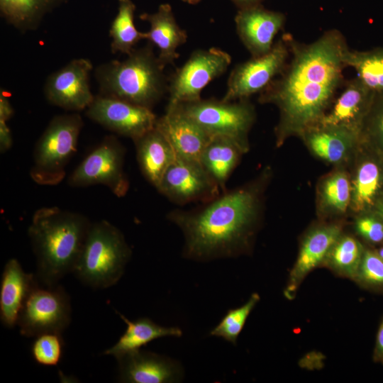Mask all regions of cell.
Here are the masks:
<instances>
[{
    "label": "cell",
    "mask_w": 383,
    "mask_h": 383,
    "mask_svg": "<svg viewBox=\"0 0 383 383\" xmlns=\"http://www.w3.org/2000/svg\"><path fill=\"white\" fill-rule=\"evenodd\" d=\"M365 248L358 239L343 232L333 244L323 266L340 277L354 279Z\"/></svg>",
    "instance_id": "f546056e"
},
{
    "label": "cell",
    "mask_w": 383,
    "mask_h": 383,
    "mask_svg": "<svg viewBox=\"0 0 383 383\" xmlns=\"http://www.w3.org/2000/svg\"><path fill=\"white\" fill-rule=\"evenodd\" d=\"M360 133L363 143L383 155V91L374 94Z\"/></svg>",
    "instance_id": "d6a6232c"
},
{
    "label": "cell",
    "mask_w": 383,
    "mask_h": 383,
    "mask_svg": "<svg viewBox=\"0 0 383 383\" xmlns=\"http://www.w3.org/2000/svg\"><path fill=\"white\" fill-rule=\"evenodd\" d=\"M374 210L382 217L383 218V194L377 201Z\"/></svg>",
    "instance_id": "60d3db41"
},
{
    "label": "cell",
    "mask_w": 383,
    "mask_h": 383,
    "mask_svg": "<svg viewBox=\"0 0 383 383\" xmlns=\"http://www.w3.org/2000/svg\"><path fill=\"white\" fill-rule=\"evenodd\" d=\"M289 57L290 49L287 35H285L274 43L266 54L252 57L233 69L222 100L238 101L262 92L280 74Z\"/></svg>",
    "instance_id": "8fae6325"
},
{
    "label": "cell",
    "mask_w": 383,
    "mask_h": 383,
    "mask_svg": "<svg viewBox=\"0 0 383 383\" xmlns=\"http://www.w3.org/2000/svg\"><path fill=\"white\" fill-rule=\"evenodd\" d=\"M135 6L132 0H118V13L109 30L113 53L129 55L135 45L145 39V33L140 32L134 23Z\"/></svg>",
    "instance_id": "4dcf8cb0"
},
{
    "label": "cell",
    "mask_w": 383,
    "mask_h": 383,
    "mask_svg": "<svg viewBox=\"0 0 383 383\" xmlns=\"http://www.w3.org/2000/svg\"><path fill=\"white\" fill-rule=\"evenodd\" d=\"M125 152L114 136L106 137L72 172L69 184L75 187L102 184L116 196H124L129 189L124 172Z\"/></svg>",
    "instance_id": "9c48e42d"
},
{
    "label": "cell",
    "mask_w": 383,
    "mask_h": 383,
    "mask_svg": "<svg viewBox=\"0 0 383 383\" xmlns=\"http://www.w3.org/2000/svg\"><path fill=\"white\" fill-rule=\"evenodd\" d=\"M131 256L121 231L106 221L91 223L73 271L84 284L96 289L116 284Z\"/></svg>",
    "instance_id": "5b68a950"
},
{
    "label": "cell",
    "mask_w": 383,
    "mask_h": 383,
    "mask_svg": "<svg viewBox=\"0 0 383 383\" xmlns=\"http://www.w3.org/2000/svg\"><path fill=\"white\" fill-rule=\"evenodd\" d=\"M155 126L167 139L177 155L200 161L201 155L211 138L201 127L185 115L177 105H168Z\"/></svg>",
    "instance_id": "ffe728a7"
},
{
    "label": "cell",
    "mask_w": 383,
    "mask_h": 383,
    "mask_svg": "<svg viewBox=\"0 0 383 383\" xmlns=\"http://www.w3.org/2000/svg\"><path fill=\"white\" fill-rule=\"evenodd\" d=\"M299 138L314 157L334 167H348L362 142L358 130L320 123L306 129Z\"/></svg>",
    "instance_id": "9a60e30c"
},
{
    "label": "cell",
    "mask_w": 383,
    "mask_h": 383,
    "mask_svg": "<svg viewBox=\"0 0 383 383\" xmlns=\"http://www.w3.org/2000/svg\"><path fill=\"white\" fill-rule=\"evenodd\" d=\"M64 345L61 333L40 334L35 337L32 344V356L40 365L55 366L59 363L62 357Z\"/></svg>",
    "instance_id": "e575fe53"
},
{
    "label": "cell",
    "mask_w": 383,
    "mask_h": 383,
    "mask_svg": "<svg viewBox=\"0 0 383 383\" xmlns=\"http://www.w3.org/2000/svg\"><path fill=\"white\" fill-rule=\"evenodd\" d=\"M117 361L121 382L171 383L180 382L183 377L182 367L177 361L140 349Z\"/></svg>",
    "instance_id": "d6986e66"
},
{
    "label": "cell",
    "mask_w": 383,
    "mask_h": 383,
    "mask_svg": "<svg viewBox=\"0 0 383 383\" xmlns=\"http://www.w3.org/2000/svg\"><path fill=\"white\" fill-rule=\"evenodd\" d=\"M343 233V225L334 221H323L307 231L301 240L297 258L284 290L287 298L293 297L309 273L323 266L329 251Z\"/></svg>",
    "instance_id": "e0dca14e"
},
{
    "label": "cell",
    "mask_w": 383,
    "mask_h": 383,
    "mask_svg": "<svg viewBox=\"0 0 383 383\" xmlns=\"http://www.w3.org/2000/svg\"><path fill=\"white\" fill-rule=\"evenodd\" d=\"M152 45L134 49L123 61L99 66L96 76L101 95L151 108L167 91L168 84Z\"/></svg>",
    "instance_id": "277c9868"
},
{
    "label": "cell",
    "mask_w": 383,
    "mask_h": 383,
    "mask_svg": "<svg viewBox=\"0 0 383 383\" xmlns=\"http://www.w3.org/2000/svg\"><path fill=\"white\" fill-rule=\"evenodd\" d=\"M83 126L79 114L74 113L54 117L36 143L30 175L40 185L60 184L66 167L77 149Z\"/></svg>",
    "instance_id": "8992f818"
},
{
    "label": "cell",
    "mask_w": 383,
    "mask_h": 383,
    "mask_svg": "<svg viewBox=\"0 0 383 383\" xmlns=\"http://www.w3.org/2000/svg\"><path fill=\"white\" fill-rule=\"evenodd\" d=\"M156 189L179 205L199 201L204 204L221 191L200 161L179 156L168 167Z\"/></svg>",
    "instance_id": "7c38bea8"
},
{
    "label": "cell",
    "mask_w": 383,
    "mask_h": 383,
    "mask_svg": "<svg viewBox=\"0 0 383 383\" xmlns=\"http://www.w3.org/2000/svg\"><path fill=\"white\" fill-rule=\"evenodd\" d=\"M351 187L350 213L374 210L383 194V155L361 142L348 166Z\"/></svg>",
    "instance_id": "5bb4252c"
},
{
    "label": "cell",
    "mask_w": 383,
    "mask_h": 383,
    "mask_svg": "<svg viewBox=\"0 0 383 383\" xmlns=\"http://www.w3.org/2000/svg\"><path fill=\"white\" fill-rule=\"evenodd\" d=\"M7 121L0 120V151L6 152L12 145V136Z\"/></svg>",
    "instance_id": "8d00e7d4"
},
{
    "label": "cell",
    "mask_w": 383,
    "mask_h": 383,
    "mask_svg": "<svg viewBox=\"0 0 383 383\" xmlns=\"http://www.w3.org/2000/svg\"><path fill=\"white\" fill-rule=\"evenodd\" d=\"M92 64L88 59H74L48 79L45 92L48 101L71 111L87 109L94 96L90 90Z\"/></svg>",
    "instance_id": "2e32d148"
},
{
    "label": "cell",
    "mask_w": 383,
    "mask_h": 383,
    "mask_svg": "<svg viewBox=\"0 0 383 383\" xmlns=\"http://www.w3.org/2000/svg\"><path fill=\"white\" fill-rule=\"evenodd\" d=\"M353 280L365 288L383 292V260L376 250L365 248Z\"/></svg>",
    "instance_id": "836d02e7"
},
{
    "label": "cell",
    "mask_w": 383,
    "mask_h": 383,
    "mask_svg": "<svg viewBox=\"0 0 383 383\" xmlns=\"http://www.w3.org/2000/svg\"><path fill=\"white\" fill-rule=\"evenodd\" d=\"M86 114L92 121L133 141L154 128L157 120L149 108L101 94L94 97Z\"/></svg>",
    "instance_id": "4fadbf2b"
},
{
    "label": "cell",
    "mask_w": 383,
    "mask_h": 383,
    "mask_svg": "<svg viewBox=\"0 0 383 383\" xmlns=\"http://www.w3.org/2000/svg\"><path fill=\"white\" fill-rule=\"evenodd\" d=\"M355 233L371 245H383V218L375 211L371 210L354 216Z\"/></svg>",
    "instance_id": "d590c367"
},
{
    "label": "cell",
    "mask_w": 383,
    "mask_h": 383,
    "mask_svg": "<svg viewBox=\"0 0 383 383\" xmlns=\"http://www.w3.org/2000/svg\"><path fill=\"white\" fill-rule=\"evenodd\" d=\"M290 61L260 92L259 101L279 110L276 146L299 137L327 111L343 81L344 54L349 48L340 31H326L312 43H299L287 35Z\"/></svg>",
    "instance_id": "6da1fadb"
},
{
    "label": "cell",
    "mask_w": 383,
    "mask_h": 383,
    "mask_svg": "<svg viewBox=\"0 0 383 383\" xmlns=\"http://www.w3.org/2000/svg\"><path fill=\"white\" fill-rule=\"evenodd\" d=\"M374 94L356 77L351 79L318 123L343 126L360 131Z\"/></svg>",
    "instance_id": "7402d4cb"
},
{
    "label": "cell",
    "mask_w": 383,
    "mask_h": 383,
    "mask_svg": "<svg viewBox=\"0 0 383 383\" xmlns=\"http://www.w3.org/2000/svg\"><path fill=\"white\" fill-rule=\"evenodd\" d=\"M127 328L115 345L104 352V355L113 356L116 360L137 351L151 341L163 337H181L182 330L178 327H165L148 318L131 321L119 313Z\"/></svg>",
    "instance_id": "4316f807"
},
{
    "label": "cell",
    "mask_w": 383,
    "mask_h": 383,
    "mask_svg": "<svg viewBox=\"0 0 383 383\" xmlns=\"http://www.w3.org/2000/svg\"><path fill=\"white\" fill-rule=\"evenodd\" d=\"M209 135H224L238 142L246 153L250 145L248 134L256 113L248 99L237 101L202 99L175 104Z\"/></svg>",
    "instance_id": "52a82bcc"
},
{
    "label": "cell",
    "mask_w": 383,
    "mask_h": 383,
    "mask_svg": "<svg viewBox=\"0 0 383 383\" xmlns=\"http://www.w3.org/2000/svg\"><path fill=\"white\" fill-rule=\"evenodd\" d=\"M38 282L36 276L26 272L16 259L7 261L0 283V319L4 326L11 328L17 324L27 297Z\"/></svg>",
    "instance_id": "44dd1931"
},
{
    "label": "cell",
    "mask_w": 383,
    "mask_h": 383,
    "mask_svg": "<svg viewBox=\"0 0 383 383\" xmlns=\"http://www.w3.org/2000/svg\"><path fill=\"white\" fill-rule=\"evenodd\" d=\"M284 21L282 13L266 9L260 4L240 9L235 17L237 33L252 57L265 55L272 49Z\"/></svg>",
    "instance_id": "ac0fdd59"
},
{
    "label": "cell",
    "mask_w": 383,
    "mask_h": 383,
    "mask_svg": "<svg viewBox=\"0 0 383 383\" xmlns=\"http://www.w3.org/2000/svg\"><path fill=\"white\" fill-rule=\"evenodd\" d=\"M378 255L383 260V245H381L378 249L376 250Z\"/></svg>",
    "instance_id": "b9f144b4"
},
{
    "label": "cell",
    "mask_w": 383,
    "mask_h": 383,
    "mask_svg": "<svg viewBox=\"0 0 383 383\" xmlns=\"http://www.w3.org/2000/svg\"><path fill=\"white\" fill-rule=\"evenodd\" d=\"M260 299L257 293H253L243 305L229 309L221 321L210 331L212 336L222 338L236 345L237 339L253 309Z\"/></svg>",
    "instance_id": "1f68e13d"
},
{
    "label": "cell",
    "mask_w": 383,
    "mask_h": 383,
    "mask_svg": "<svg viewBox=\"0 0 383 383\" xmlns=\"http://www.w3.org/2000/svg\"><path fill=\"white\" fill-rule=\"evenodd\" d=\"M13 113V108L9 99L2 90L0 92V120L8 121Z\"/></svg>",
    "instance_id": "74e56055"
},
{
    "label": "cell",
    "mask_w": 383,
    "mask_h": 383,
    "mask_svg": "<svg viewBox=\"0 0 383 383\" xmlns=\"http://www.w3.org/2000/svg\"><path fill=\"white\" fill-rule=\"evenodd\" d=\"M67 0H0L4 18L21 31L36 29L43 18Z\"/></svg>",
    "instance_id": "83f0119b"
},
{
    "label": "cell",
    "mask_w": 383,
    "mask_h": 383,
    "mask_svg": "<svg viewBox=\"0 0 383 383\" xmlns=\"http://www.w3.org/2000/svg\"><path fill=\"white\" fill-rule=\"evenodd\" d=\"M270 176V170L265 169L253 181L223 192L199 209L170 212L167 218L184 235L183 256L209 261L248 253L260 225Z\"/></svg>",
    "instance_id": "7a4b0ae2"
},
{
    "label": "cell",
    "mask_w": 383,
    "mask_h": 383,
    "mask_svg": "<svg viewBox=\"0 0 383 383\" xmlns=\"http://www.w3.org/2000/svg\"><path fill=\"white\" fill-rule=\"evenodd\" d=\"M351 187L346 167H335L316 186V213L323 221L341 218L350 213Z\"/></svg>",
    "instance_id": "cb8c5ba5"
},
{
    "label": "cell",
    "mask_w": 383,
    "mask_h": 383,
    "mask_svg": "<svg viewBox=\"0 0 383 383\" xmlns=\"http://www.w3.org/2000/svg\"><path fill=\"white\" fill-rule=\"evenodd\" d=\"M346 67L356 72V78L374 93L383 91V47L360 51L349 48L344 54Z\"/></svg>",
    "instance_id": "f1b7e54d"
},
{
    "label": "cell",
    "mask_w": 383,
    "mask_h": 383,
    "mask_svg": "<svg viewBox=\"0 0 383 383\" xmlns=\"http://www.w3.org/2000/svg\"><path fill=\"white\" fill-rule=\"evenodd\" d=\"M231 62V55L218 48L194 51L170 79L168 105L200 100L203 89L223 74Z\"/></svg>",
    "instance_id": "30bf717a"
},
{
    "label": "cell",
    "mask_w": 383,
    "mask_h": 383,
    "mask_svg": "<svg viewBox=\"0 0 383 383\" xmlns=\"http://www.w3.org/2000/svg\"><path fill=\"white\" fill-rule=\"evenodd\" d=\"M70 321V299L65 289L38 282L27 297L17 324L22 335L36 337L47 333H62Z\"/></svg>",
    "instance_id": "ba28073f"
},
{
    "label": "cell",
    "mask_w": 383,
    "mask_h": 383,
    "mask_svg": "<svg viewBox=\"0 0 383 383\" xmlns=\"http://www.w3.org/2000/svg\"><path fill=\"white\" fill-rule=\"evenodd\" d=\"M182 1L189 4H196L199 3L201 0H182Z\"/></svg>",
    "instance_id": "7bdbcfd3"
},
{
    "label": "cell",
    "mask_w": 383,
    "mask_h": 383,
    "mask_svg": "<svg viewBox=\"0 0 383 383\" xmlns=\"http://www.w3.org/2000/svg\"><path fill=\"white\" fill-rule=\"evenodd\" d=\"M140 18L150 24L145 40L159 48L157 60L161 67L173 65L179 57L177 48L186 43L187 35L177 24L171 6L160 4L156 12L143 13Z\"/></svg>",
    "instance_id": "603a6c76"
},
{
    "label": "cell",
    "mask_w": 383,
    "mask_h": 383,
    "mask_svg": "<svg viewBox=\"0 0 383 383\" xmlns=\"http://www.w3.org/2000/svg\"><path fill=\"white\" fill-rule=\"evenodd\" d=\"M373 357L375 362L383 363V319L377 332Z\"/></svg>",
    "instance_id": "f35d334b"
},
{
    "label": "cell",
    "mask_w": 383,
    "mask_h": 383,
    "mask_svg": "<svg viewBox=\"0 0 383 383\" xmlns=\"http://www.w3.org/2000/svg\"><path fill=\"white\" fill-rule=\"evenodd\" d=\"M134 143L140 170L146 179L156 188L177 155L156 126Z\"/></svg>",
    "instance_id": "d4e9b609"
},
{
    "label": "cell",
    "mask_w": 383,
    "mask_h": 383,
    "mask_svg": "<svg viewBox=\"0 0 383 383\" xmlns=\"http://www.w3.org/2000/svg\"><path fill=\"white\" fill-rule=\"evenodd\" d=\"M91 225L84 215L57 207H43L34 213L28 233L40 284L56 285L73 272Z\"/></svg>",
    "instance_id": "3957f363"
},
{
    "label": "cell",
    "mask_w": 383,
    "mask_h": 383,
    "mask_svg": "<svg viewBox=\"0 0 383 383\" xmlns=\"http://www.w3.org/2000/svg\"><path fill=\"white\" fill-rule=\"evenodd\" d=\"M240 9L259 4L262 0H232Z\"/></svg>",
    "instance_id": "ab89813d"
},
{
    "label": "cell",
    "mask_w": 383,
    "mask_h": 383,
    "mask_svg": "<svg viewBox=\"0 0 383 383\" xmlns=\"http://www.w3.org/2000/svg\"><path fill=\"white\" fill-rule=\"evenodd\" d=\"M245 153L233 138L213 135L201 155L200 162L223 192L226 191V182Z\"/></svg>",
    "instance_id": "484cf974"
}]
</instances>
